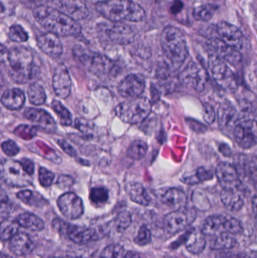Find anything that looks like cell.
Returning a JSON list of instances; mask_svg holds the SVG:
<instances>
[{"label":"cell","instance_id":"obj_14","mask_svg":"<svg viewBox=\"0 0 257 258\" xmlns=\"http://www.w3.org/2000/svg\"><path fill=\"white\" fill-rule=\"evenodd\" d=\"M234 138L237 144L244 149L251 148L257 144V121L246 119L238 122L234 128Z\"/></svg>","mask_w":257,"mask_h":258},{"label":"cell","instance_id":"obj_37","mask_svg":"<svg viewBox=\"0 0 257 258\" xmlns=\"http://www.w3.org/2000/svg\"><path fill=\"white\" fill-rule=\"evenodd\" d=\"M213 177H214V175L211 171H208L205 168H198L195 174L184 177L182 181L187 183V184H198V183H202V182L211 180L213 178Z\"/></svg>","mask_w":257,"mask_h":258},{"label":"cell","instance_id":"obj_13","mask_svg":"<svg viewBox=\"0 0 257 258\" xmlns=\"http://www.w3.org/2000/svg\"><path fill=\"white\" fill-rule=\"evenodd\" d=\"M215 174L223 189L242 190V183L235 165L229 162H220L216 168Z\"/></svg>","mask_w":257,"mask_h":258},{"label":"cell","instance_id":"obj_32","mask_svg":"<svg viewBox=\"0 0 257 258\" xmlns=\"http://www.w3.org/2000/svg\"><path fill=\"white\" fill-rule=\"evenodd\" d=\"M237 240L232 233H222L215 236L214 240L211 242V249L215 251L229 250L236 245Z\"/></svg>","mask_w":257,"mask_h":258},{"label":"cell","instance_id":"obj_31","mask_svg":"<svg viewBox=\"0 0 257 258\" xmlns=\"http://www.w3.org/2000/svg\"><path fill=\"white\" fill-rule=\"evenodd\" d=\"M126 192L134 203L146 206L150 203V197L141 183H131L126 186Z\"/></svg>","mask_w":257,"mask_h":258},{"label":"cell","instance_id":"obj_48","mask_svg":"<svg viewBox=\"0 0 257 258\" xmlns=\"http://www.w3.org/2000/svg\"><path fill=\"white\" fill-rule=\"evenodd\" d=\"M9 212V200L5 191L2 189L1 192V222L6 220V215Z\"/></svg>","mask_w":257,"mask_h":258},{"label":"cell","instance_id":"obj_36","mask_svg":"<svg viewBox=\"0 0 257 258\" xmlns=\"http://www.w3.org/2000/svg\"><path fill=\"white\" fill-rule=\"evenodd\" d=\"M216 10L217 7L214 5H202L195 8L193 17L196 21L207 22L213 18Z\"/></svg>","mask_w":257,"mask_h":258},{"label":"cell","instance_id":"obj_6","mask_svg":"<svg viewBox=\"0 0 257 258\" xmlns=\"http://www.w3.org/2000/svg\"><path fill=\"white\" fill-rule=\"evenodd\" d=\"M152 110V104L145 97L128 99L116 107V114L126 123L137 124L148 117Z\"/></svg>","mask_w":257,"mask_h":258},{"label":"cell","instance_id":"obj_17","mask_svg":"<svg viewBox=\"0 0 257 258\" xmlns=\"http://www.w3.org/2000/svg\"><path fill=\"white\" fill-rule=\"evenodd\" d=\"M208 46L213 54L231 65L236 66L242 60V55L238 50L226 45L220 39H210L208 41Z\"/></svg>","mask_w":257,"mask_h":258},{"label":"cell","instance_id":"obj_45","mask_svg":"<svg viewBox=\"0 0 257 258\" xmlns=\"http://www.w3.org/2000/svg\"><path fill=\"white\" fill-rule=\"evenodd\" d=\"M246 83L254 93L257 94V63L249 68L246 74Z\"/></svg>","mask_w":257,"mask_h":258},{"label":"cell","instance_id":"obj_55","mask_svg":"<svg viewBox=\"0 0 257 258\" xmlns=\"http://www.w3.org/2000/svg\"><path fill=\"white\" fill-rule=\"evenodd\" d=\"M123 258H142L137 253L134 252V251H128L125 255L123 256Z\"/></svg>","mask_w":257,"mask_h":258},{"label":"cell","instance_id":"obj_23","mask_svg":"<svg viewBox=\"0 0 257 258\" xmlns=\"http://www.w3.org/2000/svg\"><path fill=\"white\" fill-rule=\"evenodd\" d=\"M59 9L75 21H82L89 15L88 6L82 0H61Z\"/></svg>","mask_w":257,"mask_h":258},{"label":"cell","instance_id":"obj_47","mask_svg":"<svg viewBox=\"0 0 257 258\" xmlns=\"http://www.w3.org/2000/svg\"><path fill=\"white\" fill-rule=\"evenodd\" d=\"M2 149L7 156H11V157L16 156L20 151L19 147L13 141H7L3 142L2 144Z\"/></svg>","mask_w":257,"mask_h":258},{"label":"cell","instance_id":"obj_1","mask_svg":"<svg viewBox=\"0 0 257 258\" xmlns=\"http://www.w3.org/2000/svg\"><path fill=\"white\" fill-rule=\"evenodd\" d=\"M33 16L44 28L57 36H77L81 33V27L78 21L58 9L39 6L33 10Z\"/></svg>","mask_w":257,"mask_h":258},{"label":"cell","instance_id":"obj_49","mask_svg":"<svg viewBox=\"0 0 257 258\" xmlns=\"http://www.w3.org/2000/svg\"><path fill=\"white\" fill-rule=\"evenodd\" d=\"M216 114L214 107L210 104L204 106V119L208 123L212 124L215 120Z\"/></svg>","mask_w":257,"mask_h":258},{"label":"cell","instance_id":"obj_35","mask_svg":"<svg viewBox=\"0 0 257 258\" xmlns=\"http://www.w3.org/2000/svg\"><path fill=\"white\" fill-rule=\"evenodd\" d=\"M148 146L145 141L137 140L133 141L127 150V156L134 160H140L144 157L147 152Z\"/></svg>","mask_w":257,"mask_h":258},{"label":"cell","instance_id":"obj_7","mask_svg":"<svg viewBox=\"0 0 257 258\" xmlns=\"http://www.w3.org/2000/svg\"><path fill=\"white\" fill-rule=\"evenodd\" d=\"M208 68L213 79L223 90L234 92L238 89V80L226 62L216 56L210 54L208 57Z\"/></svg>","mask_w":257,"mask_h":258},{"label":"cell","instance_id":"obj_27","mask_svg":"<svg viewBox=\"0 0 257 258\" xmlns=\"http://www.w3.org/2000/svg\"><path fill=\"white\" fill-rule=\"evenodd\" d=\"M222 203L231 212H236L242 209L244 204L242 190L233 191L223 189L220 194Z\"/></svg>","mask_w":257,"mask_h":258},{"label":"cell","instance_id":"obj_29","mask_svg":"<svg viewBox=\"0 0 257 258\" xmlns=\"http://www.w3.org/2000/svg\"><path fill=\"white\" fill-rule=\"evenodd\" d=\"M1 101L3 106L9 110H19L25 103V95L20 89H8L3 93Z\"/></svg>","mask_w":257,"mask_h":258},{"label":"cell","instance_id":"obj_12","mask_svg":"<svg viewBox=\"0 0 257 258\" xmlns=\"http://www.w3.org/2000/svg\"><path fill=\"white\" fill-rule=\"evenodd\" d=\"M196 218V212L192 208H182L167 214L164 218V228L167 233L176 234L191 225Z\"/></svg>","mask_w":257,"mask_h":258},{"label":"cell","instance_id":"obj_60","mask_svg":"<svg viewBox=\"0 0 257 258\" xmlns=\"http://www.w3.org/2000/svg\"><path fill=\"white\" fill-rule=\"evenodd\" d=\"M51 258H60V257H51Z\"/></svg>","mask_w":257,"mask_h":258},{"label":"cell","instance_id":"obj_28","mask_svg":"<svg viewBox=\"0 0 257 258\" xmlns=\"http://www.w3.org/2000/svg\"><path fill=\"white\" fill-rule=\"evenodd\" d=\"M161 199L164 204L176 210L186 207L187 203V197L185 192L178 188L167 189L161 195Z\"/></svg>","mask_w":257,"mask_h":258},{"label":"cell","instance_id":"obj_53","mask_svg":"<svg viewBox=\"0 0 257 258\" xmlns=\"http://www.w3.org/2000/svg\"><path fill=\"white\" fill-rule=\"evenodd\" d=\"M184 4L181 0H175L170 6V12L173 15H178V13L181 12L184 9Z\"/></svg>","mask_w":257,"mask_h":258},{"label":"cell","instance_id":"obj_8","mask_svg":"<svg viewBox=\"0 0 257 258\" xmlns=\"http://www.w3.org/2000/svg\"><path fill=\"white\" fill-rule=\"evenodd\" d=\"M243 227L238 220L230 216L212 215L208 217L202 226V232L205 236H217L222 233L233 235L242 233Z\"/></svg>","mask_w":257,"mask_h":258},{"label":"cell","instance_id":"obj_46","mask_svg":"<svg viewBox=\"0 0 257 258\" xmlns=\"http://www.w3.org/2000/svg\"><path fill=\"white\" fill-rule=\"evenodd\" d=\"M54 174L45 168H41L39 171V180L42 186L45 187L51 186L54 180Z\"/></svg>","mask_w":257,"mask_h":258},{"label":"cell","instance_id":"obj_25","mask_svg":"<svg viewBox=\"0 0 257 258\" xmlns=\"http://www.w3.org/2000/svg\"><path fill=\"white\" fill-rule=\"evenodd\" d=\"M184 241L187 249L193 254H201L206 246L205 235L194 228L186 233Z\"/></svg>","mask_w":257,"mask_h":258},{"label":"cell","instance_id":"obj_58","mask_svg":"<svg viewBox=\"0 0 257 258\" xmlns=\"http://www.w3.org/2000/svg\"><path fill=\"white\" fill-rule=\"evenodd\" d=\"M1 258H14L11 257V256L7 255V254H2Z\"/></svg>","mask_w":257,"mask_h":258},{"label":"cell","instance_id":"obj_39","mask_svg":"<svg viewBox=\"0 0 257 258\" xmlns=\"http://www.w3.org/2000/svg\"><path fill=\"white\" fill-rule=\"evenodd\" d=\"M109 200V191L103 186L92 188L90 192V200L94 205L102 206Z\"/></svg>","mask_w":257,"mask_h":258},{"label":"cell","instance_id":"obj_56","mask_svg":"<svg viewBox=\"0 0 257 258\" xmlns=\"http://www.w3.org/2000/svg\"><path fill=\"white\" fill-rule=\"evenodd\" d=\"M252 208H253V213L257 214V194L252 199Z\"/></svg>","mask_w":257,"mask_h":258},{"label":"cell","instance_id":"obj_24","mask_svg":"<svg viewBox=\"0 0 257 258\" xmlns=\"http://www.w3.org/2000/svg\"><path fill=\"white\" fill-rule=\"evenodd\" d=\"M9 246L10 251L18 256L27 255L34 249V243L30 236L23 233H18L11 239Z\"/></svg>","mask_w":257,"mask_h":258},{"label":"cell","instance_id":"obj_3","mask_svg":"<svg viewBox=\"0 0 257 258\" xmlns=\"http://www.w3.org/2000/svg\"><path fill=\"white\" fill-rule=\"evenodd\" d=\"M96 9L104 18L114 23L140 22L146 17L143 7L132 0H105L97 3Z\"/></svg>","mask_w":257,"mask_h":258},{"label":"cell","instance_id":"obj_59","mask_svg":"<svg viewBox=\"0 0 257 258\" xmlns=\"http://www.w3.org/2000/svg\"><path fill=\"white\" fill-rule=\"evenodd\" d=\"M254 216H255V221H256V226L257 227V214H255Z\"/></svg>","mask_w":257,"mask_h":258},{"label":"cell","instance_id":"obj_51","mask_svg":"<svg viewBox=\"0 0 257 258\" xmlns=\"http://www.w3.org/2000/svg\"><path fill=\"white\" fill-rule=\"evenodd\" d=\"M57 144L61 147L63 149V151L66 152L68 155L70 156H76V152H75V149L72 148V146L70 144H68L64 140H58Z\"/></svg>","mask_w":257,"mask_h":258},{"label":"cell","instance_id":"obj_5","mask_svg":"<svg viewBox=\"0 0 257 258\" xmlns=\"http://www.w3.org/2000/svg\"><path fill=\"white\" fill-rule=\"evenodd\" d=\"M74 57L88 71L98 77H109L116 74V63L104 54L75 45L72 49Z\"/></svg>","mask_w":257,"mask_h":258},{"label":"cell","instance_id":"obj_44","mask_svg":"<svg viewBox=\"0 0 257 258\" xmlns=\"http://www.w3.org/2000/svg\"><path fill=\"white\" fill-rule=\"evenodd\" d=\"M131 223V216L129 212H121L116 217L115 220V226L119 232L125 231L126 229L128 228Z\"/></svg>","mask_w":257,"mask_h":258},{"label":"cell","instance_id":"obj_52","mask_svg":"<svg viewBox=\"0 0 257 258\" xmlns=\"http://www.w3.org/2000/svg\"><path fill=\"white\" fill-rule=\"evenodd\" d=\"M75 125L81 132L84 134L91 133V128L89 122L84 119H77L75 120Z\"/></svg>","mask_w":257,"mask_h":258},{"label":"cell","instance_id":"obj_16","mask_svg":"<svg viewBox=\"0 0 257 258\" xmlns=\"http://www.w3.org/2000/svg\"><path fill=\"white\" fill-rule=\"evenodd\" d=\"M217 32L220 39L229 46L238 51L244 48V35L236 26L227 21H221L217 24Z\"/></svg>","mask_w":257,"mask_h":258},{"label":"cell","instance_id":"obj_54","mask_svg":"<svg viewBox=\"0 0 257 258\" xmlns=\"http://www.w3.org/2000/svg\"><path fill=\"white\" fill-rule=\"evenodd\" d=\"M57 183V184L60 185L61 186H63L65 187H68V186H71L72 184L73 180L69 176L61 175L59 177Z\"/></svg>","mask_w":257,"mask_h":258},{"label":"cell","instance_id":"obj_19","mask_svg":"<svg viewBox=\"0 0 257 258\" xmlns=\"http://www.w3.org/2000/svg\"><path fill=\"white\" fill-rule=\"evenodd\" d=\"M145 81L143 77L136 74L125 77L118 86V92L122 98L127 99L138 98L145 89Z\"/></svg>","mask_w":257,"mask_h":258},{"label":"cell","instance_id":"obj_41","mask_svg":"<svg viewBox=\"0 0 257 258\" xmlns=\"http://www.w3.org/2000/svg\"><path fill=\"white\" fill-rule=\"evenodd\" d=\"M9 38L15 42H24L28 39V34L21 26L14 24L9 29Z\"/></svg>","mask_w":257,"mask_h":258},{"label":"cell","instance_id":"obj_11","mask_svg":"<svg viewBox=\"0 0 257 258\" xmlns=\"http://www.w3.org/2000/svg\"><path fill=\"white\" fill-rule=\"evenodd\" d=\"M179 80L187 87L198 92H202L208 83V74L200 63L191 61L180 74Z\"/></svg>","mask_w":257,"mask_h":258},{"label":"cell","instance_id":"obj_30","mask_svg":"<svg viewBox=\"0 0 257 258\" xmlns=\"http://www.w3.org/2000/svg\"><path fill=\"white\" fill-rule=\"evenodd\" d=\"M15 221L18 223L20 227L33 232L42 231L45 228V224L41 218L28 212L18 215Z\"/></svg>","mask_w":257,"mask_h":258},{"label":"cell","instance_id":"obj_2","mask_svg":"<svg viewBox=\"0 0 257 258\" xmlns=\"http://www.w3.org/2000/svg\"><path fill=\"white\" fill-rule=\"evenodd\" d=\"M6 63L8 74L15 83H27L37 78L40 73L31 51L26 47H15L8 51Z\"/></svg>","mask_w":257,"mask_h":258},{"label":"cell","instance_id":"obj_26","mask_svg":"<svg viewBox=\"0 0 257 258\" xmlns=\"http://www.w3.org/2000/svg\"><path fill=\"white\" fill-rule=\"evenodd\" d=\"M238 110L234 106L229 103H225L219 107L217 111V119L219 126L221 128H229V127L236 126L238 123Z\"/></svg>","mask_w":257,"mask_h":258},{"label":"cell","instance_id":"obj_9","mask_svg":"<svg viewBox=\"0 0 257 258\" xmlns=\"http://www.w3.org/2000/svg\"><path fill=\"white\" fill-rule=\"evenodd\" d=\"M52 226L60 235L66 236L68 239L78 245H84L98 239V233L95 229L72 225L59 218H55L53 221Z\"/></svg>","mask_w":257,"mask_h":258},{"label":"cell","instance_id":"obj_22","mask_svg":"<svg viewBox=\"0 0 257 258\" xmlns=\"http://www.w3.org/2000/svg\"><path fill=\"white\" fill-rule=\"evenodd\" d=\"M106 35L110 41L119 45H128L134 39L132 29L126 24L114 23L106 28Z\"/></svg>","mask_w":257,"mask_h":258},{"label":"cell","instance_id":"obj_21","mask_svg":"<svg viewBox=\"0 0 257 258\" xmlns=\"http://www.w3.org/2000/svg\"><path fill=\"white\" fill-rule=\"evenodd\" d=\"M39 49L52 58H57L63 54V45L57 35L54 33H42L36 38Z\"/></svg>","mask_w":257,"mask_h":258},{"label":"cell","instance_id":"obj_57","mask_svg":"<svg viewBox=\"0 0 257 258\" xmlns=\"http://www.w3.org/2000/svg\"><path fill=\"white\" fill-rule=\"evenodd\" d=\"M217 258H233L232 256L230 255H226V254H223V255L220 256V257Z\"/></svg>","mask_w":257,"mask_h":258},{"label":"cell","instance_id":"obj_15","mask_svg":"<svg viewBox=\"0 0 257 258\" xmlns=\"http://www.w3.org/2000/svg\"><path fill=\"white\" fill-rule=\"evenodd\" d=\"M57 206L63 216L69 220L81 218L84 213L82 200L73 192H66L59 197Z\"/></svg>","mask_w":257,"mask_h":258},{"label":"cell","instance_id":"obj_43","mask_svg":"<svg viewBox=\"0 0 257 258\" xmlns=\"http://www.w3.org/2000/svg\"><path fill=\"white\" fill-rule=\"evenodd\" d=\"M151 239H152V233L150 230L146 225H142L139 229L137 236L134 238V243L140 246H144L150 243Z\"/></svg>","mask_w":257,"mask_h":258},{"label":"cell","instance_id":"obj_20","mask_svg":"<svg viewBox=\"0 0 257 258\" xmlns=\"http://www.w3.org/2000/svg\"><path fill=\"white\" fill-rule=\"evenodd\" d=\"M24 117L33 122L36 128L46 133H53L57 128L55 121L52 116L44 110L27 108L24 110Z\"/></svg>","mask_w":257,"mask_h":258},{"label":"cell","instance_id":"obj_50","mask_svg":"<svg viewBox=\"0 0 257 258\" xmlns=\"http://www.w3.org/2000/svg\"><path fill=\"white\" fill-rule=\"evenodd\" d=\"M20 163L22 165L24 171L29 174V175H33L35 171V166L33 162L28 159H22L20 161Z\"/></svg>","mask_w":257,"mask_h":258},{"label":"cell","instance_id":"obj_4","mask_svg":"<svg viewBox=\"0 0 257 258\" xmlns=\"http://www.w3.org/2000/svg\"><path fill=\"white\" fill-rule=\"evenodd\" d=\"M160 43L174 71L179 69L188 56L185 36L178 27L167 26L161 32Z\"/></svg>","mask_w":257,"mask_h":258},{"label":"cell","instance_id":"obj_38","mask_svg":"<svg viewBox=\"0 0 257 258\" xmlns=\"http://www.w3.org/2000/svg\"><path fill=\"white\" fill-rule=\"evenodd\" d=\"M51 107L55 112L56 114L58 116L62 125L69 126L72 124V115H71L70 112L60 101H57V100L53 101Z\"/></svg>","mask_w":257,"mask_h":258},{"label":"cell","instance_id":"obj_34","mask_svg":"<svg viewBox=\"0 0 257 258\" xmlns=\"http://www.w3.org/2000/svg\"><path fill=\"white\" fill-rule=\"evenodd\" d=\"M29 101L33 105H42L46 100V94L45 89L39 83H33L30 85L27 90Z\"/></svg>","mask_w":257,"mask_h":258},{"label":"cell","instance_id":"obj_40","mask_svg":"<svg viewBox=\"0 0 257 258\" xmlns=\"http://www.w3.org/2000/svg\"><path fill=\"white\" fill-rule=\"evenodd\" d=\"M18 224L15 222H10L6 220L1 222V239L3 241L10 240L18 233Z\"/></svg>","mask_w":257,"mask_h":258},{"label":"cell","instance_id":"obj_18","mask_svg":"<svg viewBox=\"0 0 257 258\" xmlns=\"http://www.w3.org/2000/svg\"><path fill=\"white\" fill-rule=\"evenodd\" d=\"M52 85L56 95L60 99H66L70 95L72 81L69 71L63 63H59L54 69Z\"/></svg>","mask_w":257,"mask_h":258},{"label":"cell","instance_id":"obj_42","mask_svg":"<svg viewBox=\"0 0 257 258\" xmlns=\"http://www.w3.org/2000/svg\"><path fill=\"white\" fill-rule=\"evenodd\" d=\"M124 248L119 244H113L106 247L101 252L100 258H122L123 257Z\"/></svg>","mask_w":257,"mask_h":258},{"label":"cell","instance_id":"obj_33","mask_svg":"<svg viewBox=\"0 0 257 258\" xmlns=\"http://www.w3.org/2000/svg\"><path fill=\"white\" fill-rule=\"evenodd\" d=\"M17 197L24 204L33 207L41 208L48 204L47 200L38 192L32 190H23L17 194Z\"/></svg>","mask_w":257,"mask_h":258},{"label":"cell","instance_id":"obj_10","mask_svg":"<svg viewBox=\"0 0 257 258\" xmlns=\"http://www.w3.org/2000/svg\"><path fill=\"white\" fill-rule=\"evenodd\" d=\"M30 176L24 171L20 162L6 159L1 165V178L12 187H24L32 183Z\"/></svg>","mask_w":257,"mask_h":258}]
</instances>
